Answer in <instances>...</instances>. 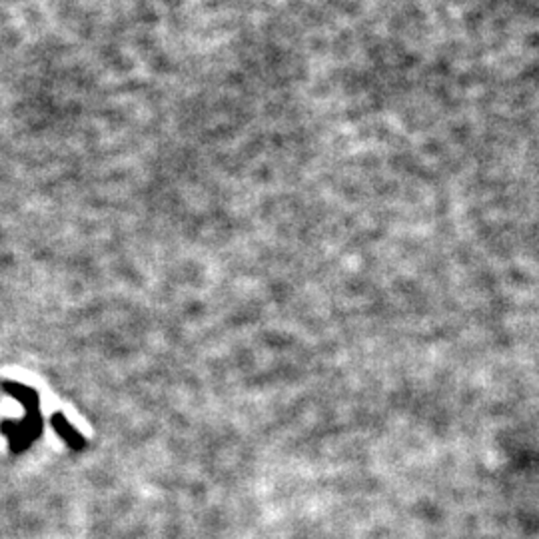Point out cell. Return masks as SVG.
<instances>
[{"mask_svg":"<svg viewBox=\"0 0 539 539\" xmlns=\"http://www.w3.org/2000/svg\"><path fill=\"white\" fill-rule=\"evenodd\" d=\"M50 426H52V429L58 433V438L64 440V444L68 445L72 451H82V449L86 447V438L66 420V415H64L63 412L52 413Z\"/></svg>","mask_w":539,"mask_h":539,"instance_id":"cell-2","label":"cell"},{"mask_svg":"<svg viewBox=\"0 0 539 539\" xmlns=\"http://www.w3.org/2000/svg\"><path fill=\"white\" fill-rule=\"evenodd\" d=\"M0 390L6 392L8 396L18 399L24 408V420L15 422V420H4L0 424V433L6 436L8 447L13 456H20L26 451L42 433V415H40V397L38 392L20 381L0 380Z\"/></svg>","mask_w":539,"mask_h":539,"instance_id":"cell-1","label":"cell"}]
</instances>
